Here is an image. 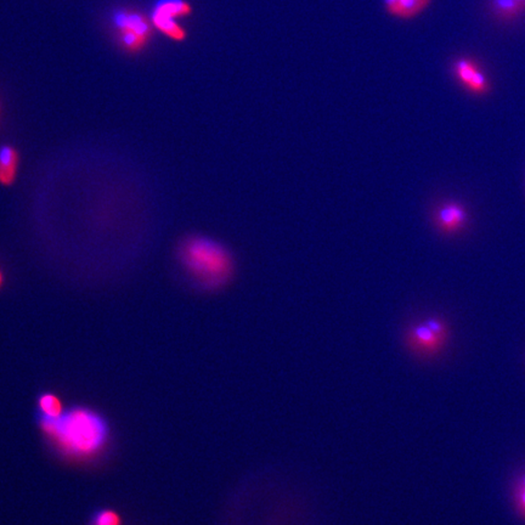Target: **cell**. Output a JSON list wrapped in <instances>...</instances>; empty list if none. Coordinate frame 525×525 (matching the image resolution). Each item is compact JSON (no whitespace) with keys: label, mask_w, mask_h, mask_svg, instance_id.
<instances>
[{"label":"cell","mask_w":525,"mask_h":525,"mask_svg":"<svg viewBox=\"0 0 525 525\" xmlns=\"http://www.w3.org/2000/svg\"><path fill=\"white\" fill-rule=\"evenodd\" d=\"M178 259L185 273L208 290L226 286L235 273V260L230 251L207 236L193 235L181 241Z\"/></svg>","instance_id":"6da1fadb"},{"label":"cell","mask_w":525,"mask_h":525,"mask_svg":"<svg viewBox=\"0 0 525 525\" xmlns=\"http://www.w3.org/2000/svg\"><path fill=\"white\" fill-rule=\"evenodd\" d=\"M41 425L43 431L72 457H91L107 439V422L88 409H74L55 419L42 418Z\"/></svg>","instance_id":"7a4b0ae2"},{"label":"cell","mask_w":525,"mask_h":525,"mask_svg":"<svg viewBox=\"0 0 525 525\" xmlns=\"http://www.w3.org/2000/svg\"><path fill=\"white\" fill-rule=\"evenodd\" d=\"M449 338L447 323L439 318H428L414 323L405 332L406 348L418 358L437 355Z\"/></svg>","instance_id":"3957f363"},{"label":"cell","mask_w":525,"mask_h":525,"mask_svg":"<svg viewBox=\"0 0 525 525\" xmlns=\"http://www.w3.org/2000/svg\"><path fill=\"white\" fill-rule=\"evenodd\" d=\"M115 23L118 29V38L125 51H143L153 33L147 16L138 12H123L115 16Z\"/></svg>","instance_id":"277c9868"},{"label":"cell","mask_w":525,"mask_h":525,"mask_svg":"<svg viewBox=\"0 0 525 525\" xmlns=\"http://www.w3.org/2000/svg\"><path fill=\"white\" fill-rule=\"evenodd\" d=\"M454 74L462 85L474 94H485L489 91L487 76L481 71L480 66L470 59H460L454 64Z\"/></svg>","instance_id":"5b68a950"},{"label":"cell","mask_w":525,"mask_h":525,"mask_svg":"<svg viewBox=\"0 0 525 525\" xmlns=\"http://www.w3.org/2000/svg\"><path fill=\"white\" fill-rule=\"evenodd\" d=\"M467 221V213L460 203H449L442 204L435 213V224L438 229L445 234L457 233Z\"/></svg>","instance_id":"8992f818"},{"label":"cell","mask_w":525,"mask_h":525,"mask_svg":"<svg viewBox=\"0 0 525 525\" xmlns=\"http://www.w3.org/2000/svg\"><path fill=\"white\" fill-rule=\"evenodd\" d=\"M21 157L18 148L5 144L0 147V185L12 187L18 179Z\"/></svg>","instance_id":"52a82bcc"},{"label":"cell","mask_w":525,"mask_h":525,"mask_svg":"<svg viewBox=\"0 0 525 525\" xmlns=\"http://www.w3.org/2000/svg\"><path fill=\"white\" fill-rule=\"evenodd\" d=\"M386 12L393 18L410 20L424 12L432 0H383Z\"/></svg>","instance_id":"ba28073f"},{"label":"cell","mask_w":525,"mask_h":525,"mask_svg":"<svg viewBox=\"0 0 525 525\" xmlns=\"http://www.w3.org/2000/svg\"><path fill=\"white\" fill-rule=\"evenodd\" d=\"M153 23L158 31L166 35L171 41L183 42L187 39V32L178 23L177 19L171 18L163 12L155 10L153 14Z\"/></svg>","instance_id":"9c48e42d"},{"label":"cell","mask_w":525,"mask_h":525,"mask_svg":"<svg viewBox=\"0 0 525 525\" xmlns=\"http://www.w3.org/2000/svg\"><path fill=\"white\" fill-rule=\"evenodd\" d=\"M155 10L171 18L179 19L189 16L193 12V6L187 0H162Z\"/></svg>","instance_id":"30bf717a"},{"label":"cell","mask_w":525,"mask_h":525,"mask_svg":"<svg viewBox=\"0 0 525 525\" xmlns=\"http://www.w3.org/2000/svg\"><path fill=\"white\" fill-rule=\"evenodd\" d=\"M38 404L43 414V418L55 419L64 414L60 399L54 394H51V393L42 395L39 398Z\"/></svg>","instance_id":"8fae6325"},{"label":"cell","mask_w":525,"mask_h":525,"mask_svg":"<svg viewBox=\"0 0 525 525\" xmlns=\"http://www.w3.org/2000/svg\"><path fill=\"white\" fill-rule=\"evenodd\" d=\"M491 4L497 15L503 19H513L524 12L517 0H493Z\"/></svg>","instance_id":"7c38bea8"},{"label":"cell","mask_w":525,"mask_h":525,"mask_svg":"<svg viewBox=\"0 0 525 525\" xmlns=\"http://www.w3.org/2000/svg\"><path fill=\"white\" fill-rule=\"evenodd\" d=\"M94 525H121L120 516L110 510L99 512L95 517Z\"/></svg>","instance_id":"4fadbf2b"},{"label":"cell","mask_w":525,"mask_h":525,"mask_svg":"<svg viewBox=\"0 0 525 525\" xmlns=\"http://www.w3.org/2000/svg\"><path fill=\"white\" fill-rule=\"evenodd\" d=\"M4 282H5L4 273H3V270L0 269V289H2L3 286H4Z\"/></svg>","instance_id":"5bb4252c"},{"label":"cell","mask_w":525,"mask_h":525,"mask_svg":"<svg viewBox=\"0 0 525 525\" xmlns=\"http://www.w3.org/2000/svg\"><path fill=\"white\" fill-rule=\"evenodd\" d=\"M521 505H523V507L525 508V484H524L523 490H521Z\"/></svg>","instance_id":"9a60e30c"},{"label":"cell","mask_w":525,"mask_h":525,"mask_svg":"<svg viewBox=\"0 0 525 525\" xmlns=\"http://www.w3.org/2000/svg\"><path fill=\"white\" fill-rule=\"evenodd\" d=\"M517 2L521 6V9L525 10V0H517Z\"/></svg>","instance_id":"2e32d148"},{"label":"cell","mask_w":525,"mask_h":525,"mask_svg":"<svg viewBox=\"0 0 525 525\" xmlns=\"http://www.w3.org/2000/svg\"><path fill=\"white\" fill-rule=\"evenodd\" d=\"M0 111H2V108H0Z\"/></svg>","instance_id":"e0dca14e"}]
</instances>
